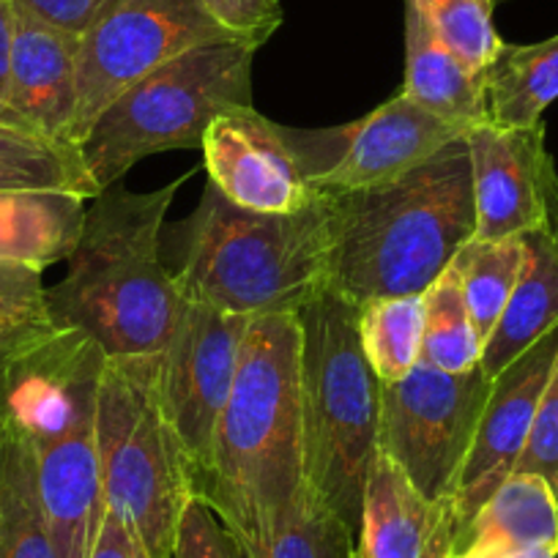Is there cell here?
I'll return each mask as SVG.
<instances>
[{"label":"cell","instance_id":"1","mask_svg":"<svg viewBox=\"0 0 558 558\" xmlns=\"http://www.w3.org/2000/svg\"><path fill=\"white\" fill-rule=\"evenodd\" d=\"M184 179L154 192L105 190L88 203L66 277L47 288V313L99 342L107 362L154 384L184 313V293L162 260V230Z\"/></svg>","mask_w":558,"mask_h":558},{"label":"cell","instance_id":"2","mask_svg":"<svg viewBox=\"0 0 558 558\" xmlns=\"http://www.w3.org/2000/svg\"><path fill=\"white\" fill-rule=\"evenodd\" d=\"M304 485L302 324L296 313L260 315L246 329L195 498L246 556Z\"/></svg>","mask_w":558,"mask_h":558},{"label":"cell","instance_id":"3","mask_svg":"<svg viewBox=\"0 0 558 558\" xmlns=\"http://www.w3.org/2000/svg\"><path fill=\"white\" fill-rule=\"evenodd\" d=\"M474 233L465 134L389 184L329 195L326 288L353 304L425 293Z\"/></svg>","mask_w":558,"mask_h":558},{"label":"cell","instance_id":"4","mask_svg":"<svg viewBox=\"0 0 558 558\" xmlns=\"http://www.w3.org/2000/svg\"><path fill=\"white\" fill-rule=\"evenodd\" d=\"M175 235L173 274L186 302L222 313H299L326 288L329 195L296 214H257L233 206L208 181Z\"/></svg>","mask_w":558,"mask_h":558},{"label":"cell","instance_id":"5","mask_svg":"<svg viewBox=\"0 0 558 558\" xmlns=\"http://www.w3.org/2000/svg\"><path fill=\"white\" fill-rule=\"evenodd\" d=\"M304 480L359 534L378 460L380 380L359 342V304L324 288L302 310Z\"/></svg>","mask_w":558,"mask_h":558},{"label":"cell","instance_id":"6","mask_svg":"<svg viewBox=\"0 0 558 558\" xmlns=\"http://www.w3.org/2000/svg\"><path fill=\"white\" fill-rule=\"evenodd\" d=\"M255 52L244 41L195 47L123 90L80 146L99 190L154 154L201 148L214 118L250 107Z\"/></svg>","mask_w":558,"mask_h":558},{"label":"cell","instance_id":"7","mask_svg":"<svg viewBox=\"0 0 558 558\" xmlns=\"http://www.w3.org/2000/svg\"><path fill=\"white\" fill-rule=\"evenodd\" d=\"M96 449L107 512L126 523L154 558H173L181 518L195 498L192 463L154 384L110 362L96 402Z\"/></svg>","mask_w":558,"mask_h":558},{"label":"cell","instance_id":"8","mask_svg":"<svg viewBox=\"0 0 558 558\" xmlns=\"http://www.w3.org/2000/svg\"><path fill=\"white\" fill-rule=\"evenodd\" d=\"M239 41L201 0H105L80 36L74 146L126 88L173 58L206 45Z\"/></svg>","mask_w":558,"mask_h":558},{"label":"cell","instance_id":"9","mask_svg":"<svg viewBox=\"0 0 558 558\" xmlns=\"http://www.w3.org/2000/svg\"><path fill=\"white\" fill-rule=\"evenodd\" d=\"M487 395L482 367L444 373L418 362L405 378L380 384L378 449L418 493L452 501Z\"/></svg>","mask_w":558,"mask_h":558},{"label":"cell","instance_id":"10","mask_svg":"<svg viewBox=\"0 0 558 558\" xmlns=\"http://www.w3.org/2000/svg\"><path fill=\"white\" fill-rule=\"evenodd\" d=\"M107 356L94 337L47 324L0 351V422L34 449L96 416Z\"/></svg>","mask_w":558,"mask_h":558},{"label":"cell","instance_id":"11","mask_svg":"<svg viewBox=\"0 0 558 558\" xmlns=\"http://www.w3.org/2000/svg\"><path fill=\"white\" fill-rule=\"evenodd\" d=\"M252 318L186 302L154 378V395L192 463L206 471L219 413L233 389Z\"/></svg>","mask_w":558,"mask_h":558},{"label":"cell","instance_id":"12","mask_svg":"<svg viewBox=\"0 0 558 558\" xmlns=\"http://www.w3.org/2000/svg\"><path fill=\"white\" fill-rule=\"evenodd\" d=\"M465 129L433 116L397 90L369 116L324 132H310L315 157L313 190L326 195L373 190L430 162L465 137Z\"/></svg>","mask_w":558,"mask_h":558},{"label":"cell","instance_id":"13","mask_svg":"<svg viewBox=\"0 0 558 558\" xmlns=\"http://www.w3.org/2000/svg\"><path fill=\"white\" fill-rule=\"evenodd\" d=\"M208 181L233 206L257 214H296L318 201L299 129L279 126L250 107H235L203 134Z\"/></svg>","mask_w":558,"mask_h":558},{"label":"cell","instance_id":"14","mask_svg":"<svg viewBox=\"0 0 558 558\" xmlns=\"http://www.w3.org/2000/svg\"><path fill=\"white\" fill-rule=\"evenodd\" d=\"M471 184L480 241L520 239L550 222L558 175L542 123L525 129L485 121L469 132Z\"/></svg>","mask_w":558,"mask_h":558},{"label":"cell","instance_id":"15","mask_svg":"<svg viewBox=\"0 0 558 558\" xmlns=\"http://www.w3.org/2000/svg\"><path fill=\"white\" fill-rule=\"evenodd\" d=\"M556 364L558 326L539 337L529 351L520 353L490 380V395L476 422L474 444H471L452 498L458 531L518 469L520 454L529 444L536 408Z\"/></svg>","mask_w":558,"mask_h":558},{"label":"cell","instance_id":"16","mask_svg":"<svg viewBox=\"0 0 558 558\" xmlns=\"http://www.w3.org/2000/svg\"><path fill=\"white\" fill-rule=\"evenodd\" d=\"M14 52L0 121L72 143L77 116V36L14 12Z\"/></svg>","mask_w":558,"mask_h":558},{"label":"cell","instance_id":"17","mask_svg":"<svg viewBox=\"0 0 558 558\" xmlns=\"http://www.w3.org/2000/svg\"><path fill=\"white\" fill-rule=\"evenodd\" d=\"M458 534L452 501H433L378 449L353 558H449Z\"/></svg>","mask_w":558,"mask_h":558},{"label":"cell","instance_id":"18","mask_svg":"<svg viewBox=\"0 0 558 558\" xmlns=\"http://www.w3.org/2000/svg\"><path fill=\"white\" fill-rule=\"evenodd\" d=\"M41 512L58 558H88L105 523L96 416L47 447L34 449Z\"/></svg>","mask_w":558,"mask_h":558},{"label":"cell","instance_id":"19","mask_svg":"<svg viewBox=\"0 0 558 558\" xmlns=\"http://www.w3.org/2000/svg\"><path fill=\"white\" fill-rule=\"evenodd\" d=\"M520 239L525 244L523 274L482 351L480 367L490 380L558 326V203L550 222Z\"/></svg>","mask_w":558,"mask_h":558},{"label":"cell","instance_id":"20","mask_svg":"<svg viewBox=\"0 0 558 558\" xmlns=\"http://www.w3.org/2000/svg\"><path fill=\"white\" fill-rule=\"evenodd\" d=\"M400 94L465 132L490 121L485 74L460 61L411 0H405V80Z\"/></svg>","mask_w":558,"mask_h":558},{"label":"cell","instance_id":"21","mask_svg":"<svg viewBox=\"0 0 558 558\" xmlns=\"http://www.w3.org/2000/svg\"><path fill=\"white\" fill-rule=\"evenodd\" d=\"M88 203L63 192H0V263L45 271L69 260Z\"/></svg>","mask_w":558,"mask_h":558},{"label":"cell","instance_id":"22","mask_svg":"<svg viewBox=\"0 0 558 558\" xmlns=\"http://www.w3.org/2000/svg\"><path fill=\"white\" fill-rule=\"evenodd\" d=\"M471 545L545 547L558 556V496L553 487L542 476L514 471L454 534L452 550Z\"/></svg>","mask_w":558,"mask_h":558},{"label":"cell","instance_id":"23","mask_svg":"<svg viewBox=\"0 0 558 558\" xmlns=\"http://www.w3.org/2000/svg\"><path fill=\"white\" fill-rule=\"evenodd\" d=\"M487 116L498 126L525 129L558 99V36L536 45H507L485 74Z\"/></svg>","mask_w":558,"mask_h":558},{"label":"cell","instance_id":"24","mask_svg":"<svg viewBox=\"0 0 558 558\" xmlns=\"http://www.w3.org/2000/svg\"><path fill=\"white\" fill-rule=\"evenodd\" d=\"M0 192H63L83 201L101 195L83 148L0 121Z\"/></svg>","mask_w":558,"mask_h":558},{"label":"cell","instance_id":"25","mask_svg":"<svg viewBox=\"0 0 558 558\" xmlns=\"http://www.w3.org/2000/svg\"><path fill=\"white\" fill-rule=\"evenodd\" d=\"M0 558H58L36 485L34 447L0 422Z\"/></svg>","mask_w":558,"mask_h":558},{"label":"cell","instance_id":"26","mask_svg":"<svg viewBox=\"0 0 558 558\" xmlns=\"http://www.w3.org/2000/svg\"><path fill=\"white\" fill-rule=\"evenodd\" d=\"M359 342L380 384L400 380L422 362L425 302L411 296H378L359 304Z\"/></svg>","mask_w":558,"mask_h":558},{"label":"cell","instance_id":"27","mask_svg":"<svg viewBox=\"0 0 558 558\" xmlns=\"http://www.w3.org/2000/svg\"><path fill=\"white\" fill-rule=\"evenodd\" d=\"M356 536L310 485L244 558H353Z\"/></svg>","mask_w":558,"mask_h":558},{"label":"cell","instance_id":"28","mask_svg":"<svg viewBox=\"0 0 558 558\" xmlns=\"http://www.w3.org/2000/svg\"><path fill=\"white\" fill-rule=\"evenodd\" d=\"M425 302V340H422V362L444 373H469L480 367L482 342L469 304L463 296V282L454 260L447 271L422 293Z\"/></svg>","mask_w":558,"mask_h":558},{"label":"cell","instance_id":"29","mask_svg":"<svg viewBox=\"0 0 558 558\" xmlns=\"http://www.w3.org/2000/svg\"><path fill=\"white\" fill-rule=\"evenodd\" d=\"M525 263L523 239L480 241L471 239L454 257L463 282V296L482 342L493 335Z\"/></svg>","mask_w":558,"mask_h":558},{"label":"cell","instance_id":"30","mask_svg":"<svg viewBox=\"0 0 558 558\" xmlns=\"http://www.w3.org/2000/svg\"><path fill=\"white\" fill-rule=\"evenodd\" d=\"M433 34L474 72L487 74L501 50V36L493 25L496 0H411Z\"/></svg>","mask_w":558,"mask_h":558},{"label":"cell","instance_id":"31","mask_svg":"<svg viewBox=\"0 0 558 558\" xmlns=\"http://www.w3.org/2000/svg\"><path fill=\"white\" fill-rule=\"evenodd\" d=\"M39 268L0 263V351L50 324Z\"/></svg>","mask_w":558,"mask_h":558},{"label":"cell","instance_id":"32","mask_svg":"<svg viewBox=\"0 0 558 558\" xmlns=\"http://www.w3.org/2000/svg\"><path fill=\"white\" fill-rule=\"evenodd\" d=\"M514 471L542 476L558 496V364L547 380L534 425H531L529 444H525Z\"/></svg>","mask_w":558,"mask_h":558},{"label":"cell","instance_id":"33","mask_svg":"<svg viewBox=\"0 0 558 558\" xmlns=\"http://www.w3.org/2000/svg\"><path fill=\"white\" fill-rule=\"evenodd\" d=\"M201 7L239 41L263 47L282 25L279 0H201Z\"/></svg>","mask_w":558,"mask_h":558},{"label":"cell","instance_id":"34","mask_svg":"<svg viewBox=\"0 0 558 558\" xmlns=\"http://www.w3.org/2000/svg\"><path fill=\"white\" fill-rule=\"evenodd\" d=\"M173 558H244L230 539L228 531L217 520V514L201 501L192 498L179 525Z\"/></svg>","mask_w":558,"mask_h":558},{"label":"cell","instance_id":"35","mask_svg":"<svg viewBox=\"0 0 558 558\" xmlns=\"http://www.w3.org/2000/svg\"><path fill=\"white\" fill-rule=\"evenodd\" d=\"M14 12L69 36H83L105 0H12Z\"/></svg>","mask_w":558,"mask_h":558},{"label":"cell","instance_id":"36","mask_svg":"<svg viewBox=\"0 0 558 558\" xmlns=\"http://www.w3.org/2000/svg\"><path fill=\"white\" fill-rule=\"evenodd\" d=\"M88 558H154L146 550V545L137 539L126 523L116 518L112 512H105V523H101L99 536L94 542V550Z\"/></svg>","mask_w":558,"mask_h":558},{"label":"cell","instance_id":"37","mask_svg":"<svg viewBox=\"0 0 558 558\" xmlns=\"http://www.w3.org/2000/svg\"><path fill=\"white\" fill-rule=\"evenodd\" d=\"M14 7L12 0H0V110L7 101L9 74H12V52H14Z\"/></svg>","mask_w":558,"mask_h":558},{"label":"cell","instance_id":"38","mask_svg":"<svg viewBox=\"0 0 558 558\" xmlns=\"http://www.w3.org/2000/svg\"><path fill=\"white\" fill-rule=\"evenodd\" d=\"M449 558H558L545 547H512V545H471L449 553Z\"/></svg>","mask_w":558,"mask_h":558}]
</instances>
